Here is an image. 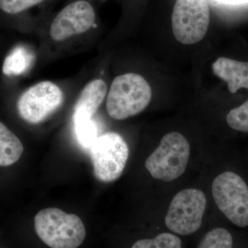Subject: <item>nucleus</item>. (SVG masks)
Returning a JSON list of instances; mask_svg holds the SVG:
<instances>
[{
    "label": "nucleus",
    "instance_id": "obj_1",
    "mask_svg": "<svg viewBox=\"0 0 248 248\" xmlns=\"http://www.w3.org/2000/svg\"><path fill=\"white\" fill-rule=\"evenodd\" d=\"M151 98V86L143 77L125 73L112 81L107 93L106 107L111 118L125 120L143 112Z\"/></svg>",
    "mask_w": 248,
    "mask_h": 248
},
{
    "label": "nucleus",
    "instance_id": "obj_2",
    "mask_svg": "<svg viewBox=\"0 0 248 248\" xmlns=\"http://www.w3.org/2000/svg\"><path fill=\"white\" fill-rule=\"evenodd\" d=\"M35 229L40 239L53 248H78L86 235L79 217L56 208L40 210L35 217Z\"/></svg>",
    "mask_w": 248,
    "mask_h": 248
},
{
    "label": "nucleus",
    "instance_id": "obj_3",
    "mask_svg": "<svg viewBox=\"0 0 248 248\" xmlns=\"http://www.w3.org/2000/svg\"><path fill=\"white\" fill-rule=\"evenodd\" d=\"M190 155V143L185 137L172 132L163 137L159 146L147 158L145 166L154 179L171 182L185 172Z\"/></svg>",
    "mask_w": 248,
    "mask_h": 248
},
{
    "label": "nucleus",
    "instance_id": "obj_4",
    "mask_svg": "<svg viewBox=\"0 0 248 248\" xmlns=\"http://www.w3.org/2000/svg\"><path fill=\"white\" fill-rule=\"evenodd\" d=\"M94 175L99 182H115L126 166L129 148L124 138L117 133H107L98 137L91 148Z\"/></svg>",
    "mask_w": 248,
    "mask_h": 248
},
{
    "label": "nucleus",
    "instance_id": "obj_5",
    "mask_svg": "<svg viewBox=\"0 0 248 248\" xmlns=\"http://www.w3.org/2000/svg\"><path fill=\"white\" fill-rule=\"evenodd\" d=\"M212 192L217 207L236 226H248V187L239 175L225 172L215 178Z\"/></svg>",
    "mask_w": 248,
    "mask_h": 248
},
{
    "label": "nucleus",
    "instance_id": "obj_6",
    "mask_svg": "<svg viewBox=\"0 0 248 248\" xmlns=\"http://www.w3.org/2000/svg\"><path fill=\"white\" fill-rule=\"evenodd\" d=\"M207 200L205 194L197 189L181 190L171 201L165 223L176 234L190 235L201 228Z\"/></svg>",
    "mask_w": 248,
    "mask_h": 248
},
{
    "label": "nucleus",
    "instance_id": "obj_7",
    "mask_svg": "<svg viewBox=\"0 0 248 248\" xmlns=\"http://www.w3.org/2000/svg\"><path fill=\"white\" fill-rule=\"evenodd\" d=\"M210 17L207 0H177L172 16L174 37L184 45L198 43L206 35Z\"/></svg>",
    "mask_w": 248,
    "mask_h": 248
},
{
    "label": "nucleus",
    "instance_id": "obj_8",
    "mask_svg": "<svg viewBox=\"0 0 248 248\" xmlns=\"http://www.w3.org/2000/svg\"><path fill=\"white\" fill-rule=\"evenodd\" d=\"M64 100L61 88L50 81H42L22 93L17 102V110L22 120L38 124L60 108Z\"/></svg>",
    "mask_w": 248,
    "mask_h": 248
},
{
    "label": "nucleus",
    "instance_id": "obj_9",
    "mask_svg": "<svg viewBox=\"0 0 248 248\" xmlns=\"http://www.w3.org/2000/svg\"><path fill=\"white\" fill-rule=\"evenodd\" d=\"M96 14L91 3L78 0L70 3L59 13L49 29L54 42H63L86 33L95 24Z\"/></svg>",
    "mask_w": 248,
    "mask_h": 248
},
{
    "label": "nucleus",
    "instance_id": "obj_10",
    "mask_svg": "<svg viewBox=\"0 0 248 248\" xmlns=\"http://www.w3.org/2000/svg\"><path fill=\"white\" fill-rule=\"evenodd\" d=\"M108 87L102 79H93L80 93L74 107L73 118H93L107 96Z\"/></svg>",
    "mask_w": 248,
    "mask_h": 248
},
{
    "label": "nucleus",
    "instance_id": "obj_11",
    "mask_svg": "<svg viewBox=\"0 0 248 248\" xmlns=\"http://www.w3.org/2000/svg\"><path fill=\"white\" fill-rule=\"evenodd\" d=\"M213 70L215 76L228 83L231 93L248 89V62L221 57L214 62Z\"/></svg>",
    "mask_w": 248,
    "mask_h": 248
},
{
    "label": "nucleus",
    "instance_id": "obj_12",
    "mask_svg": "<svg viewBox=\"0 0 248 248\" xmlns=\"http://www.w3.org/2000/svg\"><path fill=\"white\" fill-rule=\"evenodd\" d=\"M24 152L22 141L4 124L0 122V167L17 162Z\"/></svg>",
    "mask_w": 248,
    "mask_h": 248
},
{
    "label": "nucleus",
    "instance_id": "obj_13",
    "mask_svg": "<svg viewBox=\"0 0 248 248\" xmlns=\"http://www.w3.org/2000/svg\"><path fill=\"white\" fill-rule=\"evenodd\" d=\"M78 141L84 148H91L97 137V127L93 118H73Z\"/></svg>",
    "mask_w": 248,
    "mask_h": 248
},
{
    "label": "nucleus",
    "instance_id": "obj_14",
    "mask_svg": "<svg viewBox=\"0 0 248 248\" xmlns=\"http://www.w3.org/2000/svg\"><path fill=\"white\" fill-rule=\"evenodd\" d=\"M29 58L27 51L22 47L16 48L5 60L3 72L7 76H18L27 69Z\"/></svg>",
    "mask_w": 248,
    "mask_h": 248
},
{
    "label": "nucleus",
    "instance_id": "obj_15",
    "mask_svg": "<svg viewBox=\"0 0 248 248\" xmlns=\"http://www.w3.org/2000/svg\"><path fill=\"white\" fill-rule=\"evenodd\" d=\"M233 239L231 233L224 228H215L208 232L199 244L200 248H231Z\"/></svg>",
    "mask_w": 248,
    "mask_h": 248
},
{
    "label": "nucleus",
    "instance_id": "obj_16",
    "mask_svg": "<svg viewBox=\"0 0 248 248\" xmlns=\"http://www.w3.org/2000/svg\"><path fill=\"white\" fill-rule=\"evenodd\" d=\"M133 248H180L182 240L171 233H162L154 239H141L132 246Z\"/></svg>",
    "mask_w": 248,
    "mask_h": 248
},
{
    "label": "nucleus",
    "instance_id": "obj_17",
    "mask_svg": "<svg viewBox=\"0 0 248 248\" xmlns=\"http://www.w3.org/2000/svg\"><path fill=\"white\" fill-rule=\"evenodd\" d=\"M228 125L236 131L248 133V100L230 111L226 117Z\"/></svg>",
    "mask_w": 248,
    "mask_h": 248
},
{
    "label": "nucleus",
    "instance_id": "obj_18",
    "mask_svg": "<svg viewBox=\"0 0 248 248\" xmlns=\"http://www.w3.org/2000/svg\"><path fill=\"white\" fill-rule=\"evenodd\" d=\"M44 1L45 0H0V10L8 14H18Z\"/></svg>",
    "mask_w": 248,
    "mask_h": 248
},
{
    "label": "nucleus",
    "instance_id": "obj_19",
    "mask_svg": "<svg viewBox=\"0 0 248 248\" xmlns=\"http://www.w3.org/2000/svg\"><path fill=\"white\" fill-rule=\"evenodd\" d=\"M216 1L229 4H244L248 2V0H216Z\"/></svg>",
    "mask_w": 248,
    "mask_h": 248
}]
</instances>
